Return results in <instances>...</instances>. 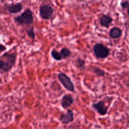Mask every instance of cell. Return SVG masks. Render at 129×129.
<instances>
[{
	"label": "cell",
	"instance_id": "cell-16",
	"mask_svg": "<svg viewBox=\"0 0 129 129\" xmlns=\"http://www.w3.org/2000/svg\"><path fill=\"white\" fill-rule=\"evenodd\" d=\"M50 54H51V56L52 57L53 59H55V60L59 61V60H61L62 59V57L61 55H60V53H59L58 51H57L55 49H53V50H52Z\"/></svg>",
	"mask_w": 129,
	"mask_h": 129
},
{
	"label": "cell",
	"instance_id": "cell-10",
	"mask_svg": "<svg viewBox=\"0 0 129 129\" xmlns=\"http://www.w3.org/2000/svg\"><path fill=\"white\" fill-rule=\"evenodd\" d=\"M100 24L102 26L108 28L113 22V18L110 15H103L100 18Z\"/></svg>",
	"mask_w": 129,
	"mask_h": 129
},
{
	"label": "cell",
	"instance_id": "cell-7",
	"mask_svg": "<svg viewBox=\"0 0 129 129\" xmlns=\"http://www.w3.org/2000/svg\"><path fill=\"white\" fill-rule=\"evenodd\" d=\"M92 108L95 110L97 113L102 116H105L108 113V107L105 105V103L103 101H100L97 103H94L91 105Z\"/></svg>",
	"mask_w": 129,
	"mask_h": 129
},
{
	"label": "cell",
	"instance_id": "cell-15",
	"mask_svg": "<svg viewBox=\"0 0 129 129\" xmlns=\"http://www.w3.org/2000/svg\"><path fill=\"white\" fill-rule=\"evenodd\" d=\"M26 34H27L28 37L31 39L32 40H34L35 39V30H34V27H30L28 28H26Z\"/></svg>",
	"mask_w": 129,
	"mask_h": 129
},
{
	"label": "cell",
	"instance_id": "cell-18",
	"mask_svg": "<svg viewBox=\"0 0 129 129\" xmlns=\"http://www.w3.org/2000/svg\"><path fill=\"white\" fill-rule=\"evenodd\" d=\"M6 50V47L4 45H3V44L0 42V54Z\"/></svg>",
	"mask_w": 129,
	"mask_h": 129
},
{
	"label": "cell",
	"instance_id": "cell-5",
	"mask_svg": "<svg viewBox=\"0 0 129 129\" xmlns=\"http://www.w3.org/2000/svg\"><path fill=\"white\" fill-rule=\"evenodd\" d=\"M54 13V8L50 5H40L39 7V14L43 20H49L52 16Z\"/></svg>",
	"mask_w": 129,
	"mask_h": 129
},
{
	"label": "cell",
	"instance_id": "cell-4",
	"mask_svg": "<svg viewBox=\"0 0 129 129\" xmlns=\"http://www.w3.org/2000/svg\"><path fill=\"white\" fill-rule=\"evenodd\" d=\"M57 78L62 85L68 91L71 92L75 91V88H74V83H73L71 78L67 75L66 74L63 73H60L58 74Z\"/></svg>",
	"mask_w": 129,
	"mask_h": 129
},
{
	"label": "cell",
	"instance_id": "cell-9",
	"mask_svg": "<svg viewBox=\"0 0 129 129\" xmlns=\"http://www.w3.org/2000/svg\"><path fill=\"white\" fill-rule=\"evenodd\" d=\"M23 5L21 3H12L7 6V10L8 12L11 14H16L20 13L22 10Z\"/></svg>",
	"mask_w": 129,
	"mask_h": 129
},
{
	"label": "cell",
	"instance_id": "cell-13",
	"mask_svg": "<svg viewBox=\"0 0 129 129\" xmlns=\"http://www.w3.org/2000/svg\"><path fill=\"white\" fill-rule=\"evenodd\" d=\"M76 66L78 69H81V70H84L85 69V66H86V62L85 60L82 58L78 57L76 60Z\"/></svg>",
	"mask_w": 129,
	"mask_h": 129
},
{
	"label": "cell",
	"instance_id": "cell-17",
	"mask_svg": "<svg viewBox=\"0 0 129 129\" xmlns=\"http://www.w3.org/2000/svg\"><path fill=\"white\" fill-rule=\"evenodd\" d=\"M121 7L123 10H127V11L128 10V6H129V3L128 0H125V1H122L120 3Z\"/></svg>",
	"mask_w": 129,
	"mask_h": 129
},
{
	"label": "cell",
	"instance_id": "cell-2",
	"mask_svg": "<svg viewBox=\"0 0 129 129\" xmlns=\"http://www.w3.org/2000/svg\"><path fill=\"white\" fill-rule=\"evenodd\" d=\"M14 20L20 26L30 25L34 22V14L30 8H26L21 15L16 16Z\"/></svg>",
	"mask_w": 129,
	"mask_h": 129
},
{
	"label": "cell",
	"instance_id": "cell-8",
	"mask_svg": "<svg viewBox=\"0 0 129 129\" xmlns=\"http://www.w3.org/2000/svg\"><path fill=\"white\" fill-rule=\"evenodd\" d=\"M74 102L73 96L70 94H66L64 95L60 100V105L64 109H67L72 105Z\"/></svg>",
	"mask_w": 129,
	"mask_h": 129
},
{
	"label": "cell",
	"instance_id": "cell-3",
	"mask_svg": "<svg viewBox=\"0 0 129 129\" xmlns=\"http://www.w3.org/2000/svg\"><path fill=\"white\" fill-rule=\"evenodd\" d=\"M94 55L97 59H103L108 57L110 54V49L102 44H96L93 47Z\"/></svg>",
	"mask_w": 129,
	"mask_h": 129
},
{
	"label": "cell",
	"instance_id": "cell-11",
	"mask_svg": "<svg viewBox=\"0 0 129 129\" xmlns=\"http://www.w3.org/2000/svg\"><path fill=\"white\" fill-rule=\"evenodd\" d=\"M122 35V30L120 28L115 26L110 29L109 35L112 39H117L120 37Z\"/></svg>",
	"mask_w": 129,
	"mask_h": 129
},
{
	"label": "cell",
	"instance_id": "cell-1",
	"mask_svg": "<svg viewBox=\"0 0 129 129\" xmlns=\"http://www.w3.org/2000/svg\"><path fill=\"white\" fill-rule=\"evenodd\" d=\"M17 55L15 52H6L0 57V71L8 73L15 66Z\"/></svg>",
	"mask_w": 129,
	"mask_h": 129
},
{
	"label": "cell",
	"instance_id": "cell-6",
	"mask_svg": "<svg viewBox=\"0 0 129 129\" xmlns=\"http://www.w3.org/2000/svg\"><path fill=\"white\" fill-rule=\"evenodd\" d=\"M74 112L72 110H68L66 113H61L59 117V120L62 124L67 125L71 123L74 121Z\"/></svg>",
	"mask_w": 129,
	"mask_h": 129
},
{
	"label": "cell",
	"instance_id": "cell-14",
	"mask_svg": "<svg viewBox=\"0 0 129 129\" xmlns=\"http://www.w3.org/2000/svg\"><path fill=\"white\" fill-rule=\"evenodd\" d=\"M92 70H93V73L97 75L98 76L100 77H103L105 75V71H103V69H100V68H97V67H94V68H92Z\"/></svg>",
	"mask_w": 129,
	"mask_h": 129
},
{
	"label": "cell",
	"instance_id": "cell-12",
	"mask_svg": "<svg viewBox=\"0 0 129 129\" xmlns=\"http://www.w3.org/2000/svg\"><path fill=\"white\" fill-rule=\"evenodd\" d=\"M59 53H60V55H61L62 57V59H68L69 57H71V55L72 54V52L71 51L70 49L66 47L62 48L60 51L59 52Z\"/></svg>",
	"mask_w": 129,
	"mask_h": 129
}]
</instances>
